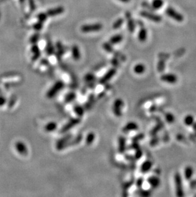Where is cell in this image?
Returning a JSON list of instances; mask_svg holds the SVG:
<instances>
[{
  "instance_id": "9",
  "label": "cell",
  "mask_w": 196,
  "mask_h": 197,
  "mask_svg": "<svg viewBox=\"0 0 196 197\" xmlns=\"http://www.w3.org/2000/svg\"><path fill=\"white\" fill-rule=\"evenodd\" d=\"M64 12V8L63 6H57L54 9H49L46 12V14L48 16L50 17H54L56 15H61Z\"/></svg>"
},
{
  "instance_id": "3",
  "label": "cell",
  "mask_w": 196,
  "mask_h": 197,
  "mask_svg": "<svg viewBox=\"0 0 196 197\" xmlns=\"http://www.w3.org/2000/svg\"><path fill=\"white\" fill-rule=\"evenodd\" d=\"M64 84L61 81H57L54 84L49 91L46 93V96L49 98H52L56 96V94L60 91V90L63 88Z\"/></svg>"
},
{
  "instance_id": "38",
  "label": "cell",
  "mask_w": 196,
  "mask_h": 197,
  "mask_svg": "<svg viewBox=\"0 0 196 197\" xmlns=\"http://www.w3.org/2000/svg\"><path fill=\"white\" fill-rule=\"evenodd\" d=\"M29 5L30 6V9L31 11H34L36 8V5L34 4V0H29Z\"/></svg>"
},
{
  "instance_id": "40",
  "label": "cell",
  "mask_w": 196,
  "mask_h": 197,
  "mask_svg": "<svg viewBox=\"0 0 196 197\" xmlns=\"http://www.w3.org/2000/svg\"><path fill=\"white\" fill-rule=\"evenodd\" d=\"M5 101H6V100H5V98H4L2 96L0 97V105H3L5 103Z\"/></svg>"
},
{
  "instance_id": "41",
  "label": "cell",
  "mask_w": 196,
  "mask_h": 197,
  "mask_svg": "<svg viewBox=\"0 0 196 197\" xmlns=\"http://www.w3.org/2000/svg\"><path fill=\"white\" fill-rule=\"evenodd\" d=\"M112 63L113 64H114V65H117L119 64V62H118V60H115V59H113V61H112Z\"/></svg>"
},
{
  "instance_id": "35",
  "label": "cell",
  "mask_w": 196,
  "mask_h": 197,
  "mask_svg": "<svg viewBox=\"0 0 196 197\" xmlns=\"http://www.w3.org/2000/svg\"><path fill=\"white\" fill-rule=\"evenodd\" d=\"M33 27V28H34V30L40 31L42 29V27H43V22H41L40 21H38V22L35 23Z\"/></svg>"
},
{
  "instance_id": "36",
  "label": "cell",
  "mask_w": 196,
  "mask_h": 197,
  "mask_svg": "<svg viewBox=\"0 0 196 197\" xmlns=\"http://www.w3.org/2000/svg\"><path fill=\"white\" fill-rule=\"evenodd\" d=\"M46 52L49 55H51V54L54 53V49L53 46L52 45V44H49L47 45V47H46Z\"/></svg>"
},
{
  "instance_id": "6",
  "label": "cell",
  "mask_w": 196,
  "mask_h": 197,
  "mask_svg": "<svg viewBox=\"0 0 196 197\" xmlns=\"http://www.w3.org/2000/svg\"><path fill=\"white\" fill-rule=\"evenodd\" d=\"M124 107V101L121 99H117L114 102L113 108V112L115 115L117 117H120L122 116V109Z\"/></svg>"
},
{
  "instance_id": "20",
  "label": "cell",
  "mask_w": 196,
  "mask_h": 197,
  "mask_svg": "<svg viewBox=\"0 0 196 197\" xmlns=\"http://www.w3.org/2000/svg\"><path fill=\"white\" fill-rule=\"evenodd\" d=\"M122 39L123 37L122 35L120 34H117L110 38V39H109V43H110L112 45L119 44L120 42H122Z\"/></svg>"
},
{
  "instance_id": "31",
  "label": "cell",
  "mask_w": 196,
  "mask_h": 197,
  "mask_svg": "<svg viewBox=\"0 0 196 197\" xmlns=\"http://www.w3.org/2000/svg\"><path fill=\"white\" fill-rule=\"evenodd\" d=\"M103 49L107 51L108 52H113V47L112 45L110 44V43H104V44L103 45Z\"/></svg>"
},
{
  "instance_id": "42",
  "label": "cell",
  "mask_w": 196,
  "mask_h": 197,
  "mask_svg": "<svg viewBox=\"0 0 196 197\" xmlns=\"http://www.w3.org/2000/svg\"><path fill=\"white\" fill-rule=\"evenodd\" d=\"M142 184V180L140 179L138 180V186H141Z\"/></svg>"
},
{
  "instance_id": "33",
  "label": "cell",
  "mask_w": 196,
  "mask_h": 197,
  "mask_svg": "<svg viewBox=\"0 0 196 197\" xmlns=\"http://www.w3.org/2000/svg\"><path fill=\"white\" fill-rule=\"evenodd\" d=\"M39 38H40V35L38 34V33L34 34V35H33V36L31 37L30 42L33 44H36L37 42L39 40Z\"/></svg>"
},
{
  "instance_id": "34",
  "label": "cell",
  "mask_w": 196,
  "mask_h": 197,
  "mask_svg": "<svg viewBox=\"0 0 196 197\" xmlns=\"http://www.w3.org/2000/svg\"><path fill=\"white\" fill-rule=\"evenodd\" d=\"M166 119L167 123H173L175 121V117L172 114L167 113L166 115Z\"/></svg>"
},
{
  "instance_id": "22",
  "label": "cell",
  "mask_w": 196,
  "mask_h": 197,
  "mask_svg": "<svg viewBox=\"0 0 196 197\" xmlns=\"http://www.w3.org/2000/svg\"><path fill=\"white\" fill-rule=\"evenodd\" d=\"M164 5L163 0H153L152 3V6L155 10H159L161 9Z\"/></svg>"
},
{
  "instance_id": "28",
  "label": "cell",
  "mask_w": 196,
  "mask_h": 197,
  "mask_svg": "<svg viewBox=\"0 0 196 197\" xmlns=\"http://www.w3.org/2000/svg\"><path fill=\"white\" fill-rule=\"evenodd\" d=\"M95 139V135L94 133H89L87 137H86V139H85V142H86V144L90 145L91 144L94 140Z\"/></svg>"
},
{
  "instance_id": "43",
  "label": "cell",
  "mask_w": 196,
  "mask_h": 197,
  "mask_svg": "<svg viewBox=\"0 0 196 197\" xmlns=\"http://www.w3.org/2000/svg\"><path fill=\"white\" fill-rule=\"evenodd\" d=\"M119 1H121V2H123V3H128L131 1V0H119Z\"/></svg>"
},
{
  "instance_id": "16",
  "label": "cell",
  "mask_w": 196,
  "mask_h": 197,
  "mask_svg": "<svg viewBox=\"0 0 196 197\" xmlns=\"http://www.w3.org/2000/svg\"><path fill=\"white\" fill-rule=\"evenodd\" d=\"M72 53L73 58L75 61H78L80 58V52L77 45H73L72 49Z\"/></svg>"
},
{
  "instance_id": "44",
  "label": "cell",
  "mask_w": 196,
  "mask_h": 197,
  "mask_svg": "<svg viewBox=\"0 0 196 197\" xmlns=\"http://www.w3.org/2000/svg\"><path fill=\"white\" fill-rule=\"evenodd\" d=\"M24 1H25V0H20V1H21V3H24Z\"/></svg>"
},
{
  "instance_id": "15",
  "label": "cell",
  "mask_w": 196,
  "mask_h": 197,
  "mask_svg": "<svg viewBox=\"0 0 196 197\" xmlns=\"http://www.w3.org/2000/svg\"><path fill=\"white\" fill-rule=\"evenodd\" d=\"M69 139H70V136L68 135L67 137H64V138H62V139H60L57 142V143L56 144V147L58 149H59V150L60 149H63L65 147V145H66V143L68 142Z\"/></svg>"
},
{
  "instance_id": "14",
  "label": "cell",
  "mask_w": 196,
  "mask_h": 197,
  "mask_svg": "<svg viewBox=\"0 0 196 197\" xmlns=\"http://www.w3.org/2000/svg\"><path fill=\"white\" fill-rule=\"evenodd\" d=\"M138 128V127L136 123H134V122H130V123H127L126 125L125 126L124 128H123V132H131V131H134V130H136Z\"/></svg>"
},
{
  "instance_id": "39",
  "label": "cell",
  "mask_w": 196,
  "mask_h": 197,
  "mask_svg": "<svg viewBox=\"0 0 196 197\" xmlns=\"http://www.w3.org/2000/svg\"><path fill=\"white\" fill-rule=\"evenodd\" d=\"M85 80L87 81H92L94 80V76L93 75L91 74H89L87 75L85 77Z\"/></svg>"
},
{
  "instance_id": "18",
  "label": "cell",
  "mask_w": 196,
  "mask_h": 197,
  "mask_svg": "<svg viewBox=\"0 0 196 197\" xmlns=\"http://www.w3.org/2000/svg\"><path fill=\"white\" fill-rule=\"evenodd\" d=\"M148 183L150 184L153 188H157L160 184V180L158 177L155 176H152L148 179Z\"/></svg>"
},
{
  "instance_id": "30",
  "label": "cell",
  "mask_w": 196,
  "mask_h": 197,
  "mask_svg": "<svg viewBox=\"0 0 196 197\" xmlns=\"http://www.w3.org/2000/svg\"><path fill=\"white\" fill-rule=\"evenodd\" d=\"M75 98H76V94L74 93H71L68 94V95L65 97V101L66 103H69V102L72 101Z\"/></svg>"
},
{
  "instance_id": "7",
  "label": "cell",
  "mask_w": 196,
  "mask_h": 197,
  "mask_svg": "<svg viewBox=\"0 0 196 197\" xmlns=\"http://www.w3.org/2000/svg\"><path fill=\"white\" fill-rule=\"evenodd\" d=\"M160 80L163 82H167L170 84H175L178 81V78L175 74L166 73L164 74L160 77Z\"/></svg>"
},
{
  "instance_id": "13",
  "label": "cell",
  "mask_w": 196,
  "mask_h": 197,
  "mask_svg": "<svg viewBox=\"0 0 196 197\" xmlns=\"http://www.w3.org/2000/svg\"><path fill=\"white\" fill-rule=\"evenodd\" d=\"M15 147H16L17 151L22 155H26L27 153V149L26 147L25 144L21 142H18L15 144Z\"/></svg>"
},
{
  "instance_id": "2",
  "label": "cell",
  "mask_w": 196,
  "mask_h": 197,
  "mask_svg": "<svg viewBox=\"0 0 196 197\" xmlns=\"http://www.w3.org/2000/svg\"><path fill=\"white\" fill-rule=\"evenodd\" d=\"M166 14L173 20L177 22H182L184 19L183 15L172 7H167L166 10Z\"/></svg>"
},
{
  "instance_id": "10",
  "label": "cell",
  "mask_w": 196,
  "mask_h": 197,
  "mask_svg": "<svg viewBox=\"0 0 196 197\" xmlns=\"http://www.w3.org/2000/svg\"><path fill=\"white\" fill-rule=\"evenodd\" d=\"M125 17H126L127 21V27L129 31H130L131 33L134 32L135 30V23L132 19L131 14H130V12H127L126 14H125Z\"/></svg>"
},
{
  "instance_id": "4",
  "label": "cell",
  "mask_w": 196,
  "mask_h": 197,
  "mask_svg": "<svg viewBox=\"0 0 196 197\" xmlns=\"http://www.w3.org/2000/svg\"><path fill=\"white\" fill-rule=\"evenodd\" d=\"M175 181L176 195L178 196H183L184 194L182 187V179L181 175H180L179 173H176L175 174Z\"/></svg>"
},
{
  "instance_id": "21",
  "label": "cell",
  "mask_w": 196,
  "mask_h": 197,
  "mask_svg": "<svg viewBox=\"0 0 196 197\" xmlns=\"http://www.w3.org/2000/svg\"><path fill=\"white\" fill-rule=\"evenodd\" d=\"M146 67L144 65L139 63L134 67V72L137 74H142L145 72Z\"/></svg>"
},
{
  "instance_id": "8",
  "label": "cell",
  "mask_w": 196,
  "mask_h": 197,
  "mask_svg": "<svg viewBox=\"0 0 196 197\" xmlns=\"http://www.w3.org/2000/svg\"><path fill=\"white\" fill-rule=\"evenodd\" d=\"M117 72V70L115 68H113L109 69L108 72L106 73L101 78L100 83L101 84H105L107 83L108 81H109L111 78L115 75V74Z\"/></svg>"
},
{
  "instance_id": "24",
  "label": "cell",
  "mask_w": 196,
  "mask_h": 197,
  "mask_svg": "<svg viewBox=\"0 0 196 197\" xmlns=\"http://www.w3.org/2000/svg\"><path fill=\"white\" fill-rule=\"evenodd\" d=\"M57 128V124L55 122H50L45 127V129L46 132H51L54 131Z\"/></svg>"
},
{
  "instance_id": "23",
  "label": "cell",
  "mask_w": 196,
  "mask_h": 197,
  "mask_svg": "<svg viewBox=\"0 0 196 197\" xmlns=\"http://www.w3.org/2000/svg\"><path fill=\"white\" fill-rule=\"evenodd\" d=\"M193 168L190 166H188L185 169V177L187 180H190L193 175Z\"/></svg>"
},
{
  "instance_id": "17",
  "label": "cell",
  "mask_w": 196,
  "mask_h": 197,
  "mask_svg": "<svg viewBox=\"0 0 196 197\" xmlns=\"http://www.w3.org/2000/svg\"><path fill=\"white\" fill-rule=\"evenodd\" d=\"M147 31L144 27H142V28L140 29L138 33V40L140 42H144L147 40Z\"/></svg>"
},
{
  "instance_id": "12",
  "label": "cell",
  "mask_w": 196,
  "mask_h": 197,
  "mask_svg": "<svg viewBox=\"0 0 196 197\" xmlns=\"http://www.w3.org/2000/svg\"><path fill=\"white\" fill-rule=\"evenodd\" d=\"M31 52L33 54V56L32 57L33 61L37 60L40 56V49H39L38 46L36 44H33L31 49Z\"/></svg>"
},
{
  "instance_id": "37",
  "label": "cell",
  "mask_w": 196,
  "mask_h": 197,
  "mask_svg": "<svg viewBox=\"0 0 196 197\" xmlns=\"http://www.w3.org/2000/svg\"><path fill=\"white\" fill-rule=\"evenodd\" d=\"M165 67V64H164V61H160L158 64V70L159 72H162Z\"/></svg>"
},
{
  "instance_id": "32",
  "label": "cell",
  "mask_w": 196,
  "mask_h": 197,
  "mask_svg": "<svg viewBox=\"0 0 196 197\" xmlns=\"http://www.w3.org/2000/svg\"><path fill=\"white\" fill-rule=\"evenodd\" d=\"M74 112H76V114H77L78 116H83V114H84V109L83 108H82V107H80V106H76L74 108Z\"/></svg>"
},
{
  "instance_id": "26",
  "label": "cell",
  "mask_w": 196,
  "mask_h": 197,
  "mask_svg": "<svg viewBox=\"0 0 196 197\" xmlns=\"http://www.w3.org/2000/svg\"><path fill=\"white\" fill-rule=\"evenodd\" d=\"M124 22V19L122 18H119L117 19V20H116L114 23L113 24V26H112V27H113V29H119L120 28V27L122 26V25L123 24V23Z\"/></svg>"
},
{
  "instance_id": "27",
  "label": "cell",
  "mask_w": 196,
  "mask_h": 197,
  "mask_svg": "<svg viewBox=\"0 0 196 197\" xmlns=\"http://www.w3.org/2000/svg\"><path fill=\"white\" fill-rule=\"evenodd\" d=\"M194 117L192 115H188L184 119V123L185 124V125L188 126V127L194 124Z\"/></svg>"
},
{
  "instance_id": "25",
  "label": "cell",
  "mask_w": 196,
  "mask_h": 197,
  "mask_svg": "<svg viewBox=\"0 0 196 197\" xmlns=\"http://www.w3.org/2000/svg\"><path fill=\"white\" fill-rule=\"evenodd\" d=\"M125 148V140L124 138L120 137L119 140V151L120 153L124 152Z\"/></svg>"
},
{
  "instance_id": "19",
  "label": "cell",
  "mask_w": 196,
  "mask_h": 197,
  "mask_svg": "<svg viewBox=\"0 0 196 197\" xmlns=\"http://www.w3.org/2000/svg\"><path fill=\"white\" fill-rule=\"evenodd\" d=\"M152 167V163L150 161H146L141 167V171L143 173H147L150 170Z\"/></svg>"
},
{
  "instance_id": "5",
  "label": "cell",
  "mask_w": 196,
  "mask_h": 197,
  "mask_svg": "<svg viewBox=\"0 0 196 197\" xmlns=\"http://www.w3.org/2000/svg\"><path fill=\"white\" fill-rule=\"evenodd\" d=\"M140 15L143 17L146 18L148 20L155 22H160L162 21V17L159 15H157L155 14H152L147 11H142L140 12Z\"/></svg>"
},
{
  "instance_id": "1",
  "label": "cell",
  "mask_w": 196,
  "mask_h": 197,
  "mask_svg": "<svg viewBox=\"0 0 196 197\" xmlns=\"http://www.w3.org/2000/svg\"><path fill=\"white\" fill-rule=\"evenodd\" d=\"M103 26L101 23H94L92 24H85L82 26L80 30L83 33H91L99 31L103 28Z\"/></svg>"
},
{
  "instance_id": "11",
  "label": "cell",
  "mask_w": 196,
  "mask_h": 197,
  "mask_svg": "<svg viewBox=\"0 0 196 197\" xmlns=\"http://www.w3.org/2000/svg\"><path fill=\"white\" fill-rule=\"evenodd\" d=\"M80 121V119H78V118H76V119H72L71 121L69 122V123L66 124L64 126V127L61 129V133L66 132L68 130H69V129L73 128L74 126L79 123Z\"/></svg>"
},
{
  "instance_id": "29",
  "label": "cell",
  "mask_w": 196,
  "mask_h": 197,
  "mask_svg": "<svg viewBox=\"0 0 196 197\" xmlns=\"http://www.w3.org/2000/svg\"><path fill=\"white\" fill-rule=\"evenodd\" d=\"M48 15L46 13H40L37 15V18L38 21H40L44 23L46 19H47Z\"/></svg>"
}]
</instances>
